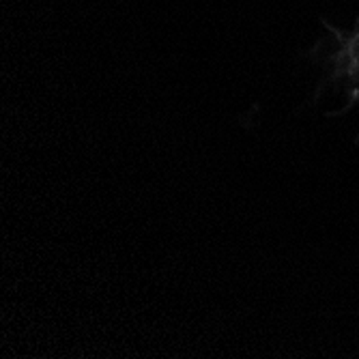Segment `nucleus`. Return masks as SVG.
I'll list each match as a JSON object with an SVG mask.
<instances>
[{"mask_svg": "<svg viewBox=\"0 0 359 359\" xmlns=\"http://www.w3.org/2000/svg\"><path fill=\"white\" fill-rule=\"evenodd\" d=\"M334 84L340 90V100H344V104L338 110H332L325 116H346L353 108H359V46L355 43L353 48H348L342 56H338V60L334 62V69L327 76V82L320 84L327 86Z\"/></svg>", "mask_w": 359, "mask_h": 359, "instance_id": "f257e3e1", "label": "nucleus"}]
</instances>
